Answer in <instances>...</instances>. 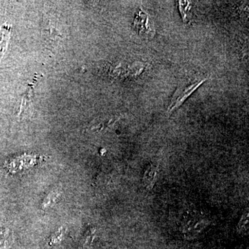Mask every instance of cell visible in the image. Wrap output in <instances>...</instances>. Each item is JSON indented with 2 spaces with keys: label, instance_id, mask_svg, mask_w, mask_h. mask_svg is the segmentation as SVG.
Here are the masks:
<instances>
[{
  "label": "cell",
  "instance_id": "7",
  "mask_svg": "<svg viewBox=\"0 0 249 249\" xmlns=\"http://www.w3.org/2000/svg\"><path fill=\"white\" fill-rule=\"evenodd\" d=\"M156 175H157V170L156 169L151 168V169L147 170L145 177H144V182L145 183L147 187H150L151 188L152 186H153Z\"/></svg>",
  "mask_w": 249,
  "mask_h": 249
},
{
  "label": "cell",
  "instance_id": "8",
  "mask_svg": "<svg viewBox=\"0 0 249 249\" xmlns=\"http://www.w3.org/2000/svg\"><path fill=\"white\" fill-rule=\"evenodd\" d=\"M248 222H249V214H245L242 216V219H241L240 223H239L238 227H237V230L238 231L242 233V232H247L248 230Z\"/></svg>",
  "mask_w": 249,
  "mask_h": 249
},
{
  "label": "cell",
  "instance_id": "10",
  "mask_svg": "<svg viewBox=\"0 0 249 249\" xmlns=\"http://www.w3.org/2000/svg\"><path fill=\"white\" fill-rule=\"evenodd\" d=\"M62 236H63V231H62V228L53 234L51 237L50 245H53L60 243L62 240Z\"/></svg>",
  "mask_w": 249,
  "mask_h": 249
},
{
  "label": "cell",
  "instance_id": "9",
  "mask_svg": "<svg viewBox=\"0 0 249 249\" xmlns=\"http://www.w3.org/2000/svg\"><path fill=\"white\" fill-rule=\"evenodd\" d=\"M179 8L181 11V15L184 21H186L188 19V15H187V11H191V4H190L189 1H179Z\"/></svg>",
  "mask_w": 249,
  "mask_h": 249
},
{
  "label": "cell",
  "instance_id": "3",
  "mask_svg": "<svg viewBox=\"0 0 249 249\" xmlns=\"http://www.w3.org/2000/svg\"><path fill=\"white\" fill-rule=\"evenodd\" d=\"M10 35V27L3 25L0 27V58L2 57L3 54L6 51L9 41Z\"/></svg>",
  "mask_w": 249,
  "mask_h": 249
},
{
  "label": "cell",
  "instance_id": "4",
  "mask_svg": "<svg viewBox=\"0 0 249 249\" xmlns=\"http://www.w3.org/2000/svg\"><path fill=\"white\" fill-rule=\"evenodd\" d=\"M96 236V229H90L85 233L78 249H92L93 240Z\"/></svg>",
  "mask_w": 249,
  "mask_h": 249
},
{
  "label": "cell",
  "instance_id": "2",
  "mask_svg": "<svg viewBox=\"0 0 249 249\" xmlns=\"http://www.w3.org/2000/svg\"><path fill=\"white\" fill-rule=\"evenodd\" d=\"M205 81H206V79L189 85V86L186 87V88H183V89L179 88V89L177 90L176 93L174 94L171 104H170L169 107H168V111L171 112V111L178 109L183 104V102L186 101L188 96H191L192 93L194 92Z\"/></svg>",
  "mask_w": 249,
  "mask_h": 249
},
{
  "label": "cell",
  "instance_id": "5",
  "mask_svg": "<svg viewBox=\"0 0 249 249\" xmlns=\"http://www.w3.org/2000/svg\"><path fill=\"white\" fill-rule=\"evenodd\" d=\"M60 197V193L57 191H52L47 195L45 199L42 201L41 207L42 209H47L51 206H53L58 201Z\"/></svg>",
  "mask_w": 249,
  "mask_h": 249
},
{
  "label": "cell",
  "instance_id": "6",
  "mask_svg": "<svg viewBox=\"0 0 249 249\" xmlns=\"http://www.w3.org/2000/svg\"><path fill=\"white\" fill-rule=\"evenodd\" d=\"M13 235L9 229L0 232V249H6L12 244Z\"/></svg>",
  "mask_w": 249,
  "mask_h": 249
},
{
  "label": "cell",
  "instance_id": "1",
  "mask_svg": "<svg viewBox=\"0 0 249 249\" xmlns=\"http://www.w3.org/2000/svg\"><path fill=\"white\" fill-rule=\"evenodd\" d=\"M134 27L136 31L145 38H152L155 34L153 21L150 16L140 10L134 20Z\"/></svg>",
  "mask_w": 249,
  "mask_h": 249
}]
</instances>
